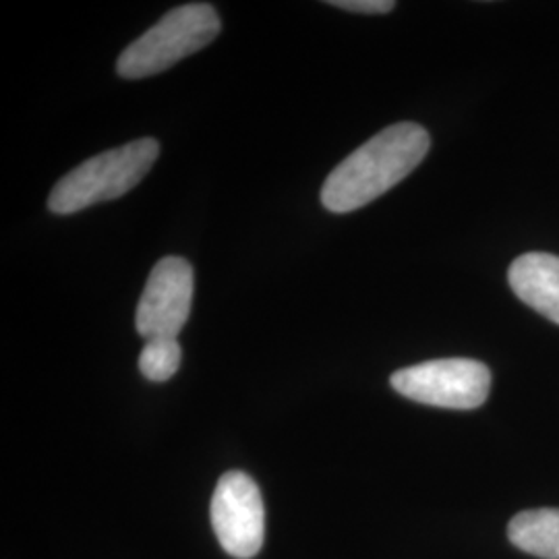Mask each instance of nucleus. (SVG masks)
Listing matches in <instances>:
<instances>
[{
    "instance_id": "nucleus-8",
    "label": "nucleus",
    "mask_w": 559,
    "mask_h": 559,
    "mask_svg": "<svg viewBox=\"0 0 559 559\" xmlns=\"http://www.w3.org/2000/svg\"><path fill=\"white\" fill-rule=\"evenodd\" d=\"M508 537L524 554L559 559V508L520 512L508 524Z\"/></svg>"
},
{
    "instance_id": "nucleus-6",
    "label": "nucleus",
    "mask_w": 559,
    "mask_h": 559,
    "mask_svg": "<svg viewBox=\"0 0 559 559\" xmlns=\"http://www.w3.org/2000/svg\"><path fill=\"white\" fill-rule=\"evenodd\" d=\"M193 267L182 258H164L147 278L141 295L135 330L141 338H175L191 316Z\"/></svg>"
},
{
    "instance_id": "nucleus-10",
    "label": "nucleus",
    "mask_w": 559,
    "mask_h": 559,
    "mask_svg": "<svg viewBox=\"0 0 559 559\" xmlns=\"http://www.w3.org/2000/svg\"><path fill=\"white\" fill-rule=\"evenodd\" d=\"M330 4L338 7L342 11L365 13V15H383L396 7V2L392 0H334Z\"/></svg>"
},
{
    "instance_id": "nucleus-9",
    "label": "nucleus",
    "mask_w": 559,
    "mask_h": 559,
    "mask_svg": "<svg viewBox=\"0 0 559 559\" xmlns=\"http://www.w3.org/2000/svg\"><path fill=\"white\" fill-rule=\"evenodd\" d=\"M182 350L175 338L147 340L140 355V371L145 380L168 381L179 371Z\"/></svg>"
},
{
    "instance_id": "nucleus-4",
    "label": "nucleus",
    "mask_w": 559,
    "mask_h": 559,
    "mask_svg": "<svg viewBox=\"0 0 559 559\" xmlns=\"http://www.w3.org/2000/svg\"><path fill=\"white\" fill-rule=\"evenodd\" d=\"M390 383L400 396L427 406L473 411L489 396L491 371L479 360H427L400 369Z\"/></svg>"
},
{
    "instance_id": "nucleus-5",
    "label": "nucleus",
    "mask_w": 559,
    "mask_h": 559,
    "mask_svg": "<svg viewBox=\"0 0 559 559\" xmlns=\"http://www.w3.org/2000/svg\"><path fill=\"white\" fill-rule=\"evenodd\" d=\"M212 526L222 549L237 559L255 558L265 537L260 487L242 471L222 475L212 498Z\"/></svg>"
},
{
    "instance_id": "nucleus-2",
    "label": "nucleus",
    "mask_w": 559,
    "mask_h": 559,
    "mask_svg": "<svg viewBox=\"0 0 559 559\" xmlns=\"http://www.w3.org/2000/svg\"><path fill=\"white\" fill-rule=\"evenodd\" d=\"M158 156L160 143L152 138L102 152L55 185L48 198V210L69 216L102 201L119 200L145 179Z\"/></svg>"
},
{
    "instance_id": "nucleus-7",
    "label": "nucleus",
    "mask_w": 559,
    "mask_h": 559,
    "mask_svg": "<svg viewBox=\"0 0 559 559\" xmlns=\"http://www.w3.org/2000/svg\"><path fill=\"white\" fill-rule=\"evenodd\" d=\"M508 280L522 302L559 325V258L526 253L510 265Z\"/></svg>"
},
{
    "instance_id": "nucleus-1",
    "label": "nucleus",
    "mask_w": 559,
    "mask_h": 559,
    "mask_svg": "<svg viewBox=\"0 0 559 559\" xmlns=\"http://www.w3.org/2000/svg\"><path fill=\"white\" fill-rule=\"evenodd\" d=\"M429 145V133L417 122L383 129L330 173L321 187L323 207L348 214L378 200L425 160Z\"/></svg>"
},
{
    "instance_id": "nucleus-3",
    "label": "nucleus",
    "mask_w": 559,
    "mask_h": 559,
    "mask_svg": "<svg viewBox=\"0 0 559 559\" xmlns=\"http://www.w3.org/2000/svg\"><path fill=\"white\" fill-rule=\"evenodd\" d=\"M221 29V17L212 4L189 2L177 7L124 48L117 62V73L124 80L158 75L185 57L210 46Z\"/></svg>"
}]
</instances>
